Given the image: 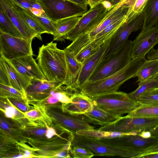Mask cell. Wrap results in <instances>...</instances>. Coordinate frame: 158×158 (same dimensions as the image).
Masks as SVG:
<instances>
[{"label": "cell", "instance_id": "obj_54", "mask_svg": "<svg viewBox=\"0 0 158 158\" xmlns=\"http://www.w3.org/2000/svg\"><path fill=\"white\" fill-rule=\"evenodd\" d=\"M157 82V83L158 84V77H156V78H155Z\"/></svg>", "mask_w": 158, "mask_h": 158}, {"label": "cell", "instance_id": "obj_2", "mask_svg": "<svg viewBox=\"0 0 158 158\" xmlns=\"http://www.w3.org/2000/svg\"><path fill=\"white\" fill-rule=\"evenodd\" d=\"M147 60L145 56L132 59L126 66L117 73L101 80L87 82L80 92L92 98L118 91L126 81L136 77L138 70Z\"/></svg>", "mask_w": 158, "mask_h": 158}, {"label": "cell", "instance_id": "obj_4", "mask_svg": "<svg viewBox=\"0 0 158 158\" xmlns=\"http://www.w3.org/2000/svg\"><path fill=\"white\" fill-rule=\"evenodd\" d=\"M135 0H122L112 6L107 12L100 23L91 31L83 34L72 42L74 49L79 52L92 42L95 36L114 20L127 15Z\"/></svg>", "mask_w": 158, "mask_h": 158}, {"label": "cell", "instance_id": "obj_55", "mask_svg": "<svg viewBox=\"0 0 158 158\" xmlns=\"http://www.w3.org/2000/svg\"><path fill=\"white\" fill-rule=\"evenodd\" d=\"M88 0H87V1H88Z\"/></svg>", "mask_w": 158, "mask_h": 158}, {"label": "cell", "instance_id": "obj_34", "mask_svg": "<svg viewBox=\"0 0 158 158\" xmlns=\"http://www.w3.org/2000/svg\"><path fill=\"white\" fill-rule=\"evenodd\" d=\"M100 47L94 43H91L77 54L75 56L76 58L78 61L83 64L94 55Z\"/></svg>", "mask_w": 158, "mask_h": 158}, {"label": "cell", "instance_id": "obj_23", "mask_svg": "<svg viewBox=\"0 0 158 158\" xmlns=\"http://www.w3.org/2000/svg\"><path fill=\"white\" fill-rule=\"evenodd\" d=\"M4 98L1 97L0 109L5 117L11 120L20 128L27 127L31 124L30 121L23 112L13 105Z\"/></svg>", "mask_w": 158, "mask_h": 158}, {"label": "cell", "instance_id": "obj_50", "mask_svg": "<svg viewBox=\"0 0 158 158\" xmlns=\"http://www.w3.org/2000/svg\"><path fill=\"white\" fill-rule=\"evenodd\" d=\"M122 0H113L111 3L112 6H113L114 5H115L119 3Z\"/></svg>", "mask_w": 158, "mask_h": 158}, {"label": "cell", "instance_id": "obj_49", "mask_svg": "<svg viewBox=\"0 0 158 158\" xmlns=\"http://www.w3.org/2000/svg\"><path fill=\"white\" fill-rule=\"evenodd\" d=\"M141 158H158V152L146 154L142 156Z\"/></svg>", "mask_w": 158, "mask_h": 158}, {"label": "cell", "instance_id": "obj_29", "mask_svg": "<svg viewBox=\"0 0 158 158\" xmlns=\"http://www.w3.org/2000/svg\"><path fill=\"white\" fill-rule=\"evenodd\" d=\"M0 31L14 36L24 38L1 6Z\"/></svg>", "mask_w": 158, "mask_h": 158}, {"label": "cell", "instance_id": "obj_26", "mask_svg": "<svg viewBox=\"0 0 158 158\" xmlns=\"http://www.w3.org/2000/svg\"><path fill=\"white\" fill-rule=\"evenodd\" d=\"M144 19L141 31L154 27L158 19V0H148L143 11Z\"/></svg>", "mask_w": 158, "mask_h": 158}, {"label": "cell", "instance_id": "obj_14", "mask_svg": "<svg viewBox=\"0 0 158 158\" xmlns=\"http://www.w3.org/2000/svg\"><path fill=\"white\" fill-rule=\"evenodd\" d=\"M46 110L48 115L58 123L59 127L74 134L80 130L94 129V127L89 123L80 118L68 115L63 111L60 112L53 108H48Z\"/></svg>", "mask_w": 158, "mask_h": 158}, {"label": "cell", "instance_id": "obj_22", "mask_svg": "<svg viewBox=\"0 0 158 158\" xmlns=\"http://www.w3.org/2000/svg\"><path fill=\"white\" fill-rule=\"evenodd\" d=\"M80 116L89 123L101 127L110 123L120 117L107 112L94 103L91 110Z\"/></svg>", "mask_w": 158, "mask_h": 158}, {"label": "cell", "instance_id": "obj_13", "mask_svg": "<svg viewBox=\"0 0 158 158\" xmlns=\"http://www.w3.org/2000/svg\"><path fill=\"white\" fill-rule=\"evenodd\" d=\"M0 55V83L12 86L26 93L31 78L21 73L10 61Z\"/></svg>", "mask_w": 158, "mask_h": 158}, {"label": "cell", "instance_id": "obj_39", "mask_svg": "<svg viewBox=\"0 0 158 158\" xmlns=\"http://www.w3.org/2000/svg\"><path fill=\"white\" fill-rule=\"evenodd\" d=\"M6 98L11 104L23 112H25L32 109H30L28 104L25 102L12 98Z\"/></svg>", "mask_w": 158, "mask_h": 158}, {"label": "cell", "instance_id": "obj_51", "mask_svg": "<svg viewBox=\"0 0 158 158\" xmlns=\"http://www.w3.org/2000/svg\"><path fill=\"white\" fill-rule=\"evenodd\" d=\"M150 90L153 92H158V87Z\"/></svg>", "mask_w": 158, "mask_h": 158}, {"label": "cell", "instance_id": "obj_40", "mask_svg": "<svg viewBox=\"0 0 158 158\" xmlns=\"http://www.w3.org/2000/svg\"><path fill=\"white\" fill-rule=\"evenodd\" d=\"M15 3L26 9L29 10L34 4L38 2V0H12Z\"/></svg>", "mask_w": 158, "mask_h": 158}, {"label": "cell", "instance_id": "obj_47", "mask_svg": "<svg viewBox=\"0 0 158 158\" xmlns=\"http://www.w3.org/2000/svg\"><path fill=\"white\" fill-rule=\"evenodd\" d=\"M80 5L87 7L88 5L87 0H69Z\"/></svg>", "mask_w": 158, "mask_h": 158}, {"label": "cell", "instance_id": "obj_11", "mask_svg": "<svg viewBox=\"0 0 158 158\" xmlns=\"http://www.w3.org/2000/svg\"><path fill=\"white\" fill-rule=\"evenodd\" d=\"M100 140L121 148L133 152L139 155L138 158L147 150L158 143V139L151 137L144 138L138 134L124 135L111 138L98 139Z\"/></svg>", "mask_w": 158, "mask_h": 158}, {"label": "cell", "instance_id": "obj_9", "mask_svg": "<svg viewBox=\"0 0 158 158\" xmlns=\"http://www.w3.org/2000/svg\"><path fill=\"white\" fill-rule=\"evenodd\" d=\"M110 10L103 2L90 9L80 17L76 25L64 36V40L73 41L80 35L93 30L100 23Z\"/></svg>", "mask_w": 158, "mask_h": 158}, {"label": "cell", "instance_id": "obj_17", "mask_svg": "<svg viewBox=\"0 0 158 158\" xmlns=\"http://www.w3.org/2000/svg\"><path fill=\"white\" fill-rule=\"evenodd\" d=\"M71 99V102L62 104L61 109L63 112L72 116L83 115L91 110L93 106L92 99L80 91L73 93Z\"/></svg>", "mask_w": 158, "mask_h": 158}, {"label": "cell", "instance_id": "obj_12", "mask_svg": "<svg viewBox=\"0 0 158 158\" xmlns=\"http://www.w3.org/2000/svg\"><path fill=\"white\" fill-rule=\"evenodd\" d=\"M144 19L143 12L133 19L127 17L126 21L120 26L111 38L102 59L117 51L126 43L132 32L142 28Z\"/></svg>", "mask_w": 158, "mask_h": 158}, {"label": "cell", "instance_id": "obj_3", "mask_svg": "<svg viewBox=\"0 0 158 158\" xmlns=\"http://www.w3.org/2000/svg\"><path fill=\"white\" fill-rule=\"evenodd\" d=\"M133 41L128 40L117 51L102 59L99 63L87 82L107 77L119 71L130 62Z\"/></svg>", "mask_w": 158, "mask_h": 158}, {"label": "cell", "instance_id": "obj_20", "mask_svg": "<svg viewBox=\"0 0 158 158\" xmlns=\"http://www.w3.org/2000/svg\"><path fill=\"white\" fill-rule=\"evenodd\" d=\"M58 87L46 80L31 78L26 90L28 100H44L50 95L51 90Z\"/></svg>", "mask_w": 158, "mask_h": 158}, {"label": "cell", "instance_id": "obj_38", "mask_svg": "<svg viewBox=\"0 0 158 158\" xmlns=\"http://www.w3.org/2000/svg\"><path fill=\"white\" fill-rule=\"evenodd\" d=\"M32 15L46 29L49 34L54 35L56 30L52 22L46 16H37L33 14L31 11Z\"/></svg>", "mask_w": 158, "mask_h": 158}, {"label": "cell", "instance_id": "obj_53", "mask_svg": "<svg viewBox=\"0 0 158 158\" xmlns=\"http://www.w3.org/2000/svg\"><path fill=\"white\" fill-rule=\"evenodd\" d=\"M113 0H102V2H110L111 3Z\"/></svg>", "mask_w": 158, "mask_h": 158}, {"label": "cell", "instance_id": "obj_18", "mask_svg": "<svg viewBox=\"0 0 158 158\" xmlns=\"http://www.w3.org/2000/svg\"><path fill=\"white\" fill-rule=\"evenodd\" d=\"M112 38L105 42L94 55L82 64L77 83V88L78 90L80 91L82 86L87 82L93 72L102 60Z\"/></svg>", "mask_w": 158, "mask_h": 158}, {"label": "cell", "instance_id": "obj_24", "mask_svg": "<svg viewBox=\"0 0 158 158\" xmlns=\"http://www.w3.org/2000/svg\"><path fill=\"white\" fill-rule=\"evenodd\" d=\"M80 17L75 16L52 22L56 31L53 36V40L64 41V36L76 25Z\"/></svg>", "mask_w": 158, "mask_h": 158}, {"label": "cell", "instance_id": "obj_41", "mask_svg": "<svg viewBox=\"0 0 158 158\" xmlns=\"http://www.w3.org/2000/svg\"><path fill=\"white\" fill-rule=\"evenodd\" d=\"M29 10L33 14L37 16H46L38 2L33 5Z\"/></svg>", "mask_w": 158, "mask_h": 158}, {"label": "cell", "instance_id": "obj_45", "mask_svg": "<svg viewBox=\"0 0 158 158\" xmlns=\"http://www.w3.org/2000/svg\"><path fill=\"white\" fill-rule=\"evenodd\" d=\"M45 100H46V102L48 104H56L58 102H59L56 98L51 95H50Z\"/></svg>", "mask_w": 158, "mask_h": 158}, {"label": "cell", "instance_id": "obj_33", "mask_svg": "<svg viewBox=\"0 0 158 158\" xmlns=\"http://www.w3.org/2000/svg\"><path fill=\"white\" fill-rule=\"evenodd\" d=\"M40 106H35L34 109H31L27 111L23 112L28 119L31 122L38 120L45 122L50 117L47 114L46 111L43 107Z\"/></svg>", "mask_w": 158, "mask_h": 158}, {"label": "cell", "instance_id": "obj_42", "mask_svg": "<svg viewBox=\"0 0 158 158\" xmlns=\"http://www.w3.org/2000/svg\"><path fill=\"white\" fill-rule=\"evenodd\" d=\"M148 60H153L158 59V49L152 48L147 55Z\"/></svg>", "mask_w": 158, "mask_h": 158}, {"label": "cell", "instance_id": "obj_10", "mask_svg": "<svg viewBox=\"0 0 158 158\" xmlns=\"http://www.w3.org/2000/svg\"><path fill=\"white\" fill-rule=\"evenodd\" d=\"M33 39L17 37L0 31V54L10 61L33 55L31 46Z\"/></svg>", "mask_w": 158, "mask_h": 158}, {"label": "cell", "instance_id": "obj_8", "mask_svg": "<svg viewBox=\"0 0 158 158\" xmlns=\"http://www.w3.org/2000/svg\"><path fill=\"white\" fill-rule=\"evenodd\" d=\"M38 2L52 22L71 17L81 16L88 11L87 7L69 0H38Z\"/></svg>", "mask_w": 158, "mask_h": 158}, {"label": "cell", "instance_id": "obj_31", "mask_svg": "<svg viewBox=\"0 0 158 158\" xmlns=\"http://www.w3.org/2000/svg\"><path fill=\"white\" fill-rule=\"evenodd\" d=\"M0 92L1 97L12 98L28 104L26 93L12 86L0 83Z\"/></svg>", "mask_w": 158, "mask_h": 158}, {"label": "cell", "instance_id": "obj_46", "mask_svg": "<svg viewBox=\"0 0 158 158\" xmlns=\"http://www.w3.org/2000/svg\"><path fill=\"white\" fill-rule=\"evenodd\" d=\"M157 152H158V143L148 150L140 158L146 154Z\"/></svg>", "mask_w": 158, "mask_h": 158}, {"label": "cell", "instance_id": "obj_32", "mask_svg": "<svg viewBox=\"0 0 158 158\" xmlns=\"http://www.w3.org/2000/svg\"><path fill=\"white\" fill-rule=\"evenodd\" d=\"M158 87V84L155 79H152L142 82L139 83L137 89L128 94L132 100L136 101L140 95L148 91Z\"/></svg>", "mask_w": 158, "mask_h": 158}, {"label": "cell", "instance_id": "obj_7", "mask_svg": "<svg viewBox=\"0 0 158 158\" xmlns=\"http://www.w3.org/2000/svg\"><path fill=\"white\" fill-rule=\"evenodd\" d=\"M72 145L85 147L91 151L94 156H118L138 158L139 155L133 152L103 142L95 138L74 134Z\"/></svg>", "mask_w": 158, "mask_h": 158}, {"label": "cell", "instance_id": "obj_27", "mask_svg": "<svg viewBox=\"0 0 158 158\" xmlns=\"http://www.w3.org/2000/svg\"><path fill=\"white\" fill-rule=\"evenodd\" d=\"M0 128L3 132L18 142L24 141V137L20 128L9 119L0 117Z\"/></svg>", "mask_w": 158, "mask_h": 158}, {"label": "cell", "instance_id": "obj_30", "mask_svg": "<svg viewBox=\"0 0 158 158\" xmlns=\"http://www.w3.org/2000/svg\"><path fill=\"white\" fill-rule=\"evenodd\" d=\"M127 115L135 117H158V105H140Z\"/></svg>", "mask_w": 158, "mask_h": 158}, {"label": "cell", "instance_id": "obj_21", "mask_svg": "<svg viewBox=\"0 0 158 158\" xmlns=\"http://www.w3.org/2000/svg\"><path fill=\"white\" fill-rule=\"evenodd\" d=\"M67 73L65 86L75 91L78 90L77 88L78 78L82 66L75 56L70 52L64 49Z\"/></svg>", "mask_w": 158, "mask_h": 158}, {"label": "cell", "instance_id": "obj_19", "mask_svg": "<svg viewBox=\"0 0 158 158\" xmlns=\"http://www.w3.org/2000/svg\"><path fill=\"white\" fill-rule=\"evenodd\" d=\"M33 55H30L10 60L15 68L22 74L31 78L46 80Z\"/></svg>", "mask_w": 158, "mask_h": 158}, {"label": "cell", "instance_id": "obj_43", "mask_svg": "<svg viewBox=\"0 0 158 158\" xmlns=\"http://www.w3.org/2000/svg\"><path fill=\"white\" fill-rule=\"evenodd\" d=\"M102 2V0H88V5L92 9Z\"/></svg>", "mask_w": 158, "mask_h": 158}, {"label": "cell", "instance_id": "obj_15", "mask_svg": "<svg viewBox=\"0 0 158 158\" xmlns=\"http://www.w3.org/2000/svg\"><path fill=\"white\" fill-rule=\"evenodd\" d=\"M158 44V29L155 26L141 31L134 41L131 49V59L145 56Z\"/></svg>", "mask_w": 158, "mask_h": 158}, {"label": "cell", "instance_id": "obj_44", "mask_svg": "<svg viewBox=\"0 0 158 158\" xmlns=\"http://www.w3.org/2000/svg\"><path fill=\"white\" fill-rule=\"evenodd\" d=\"M147 130L150 131L152 135L151 137H155L158 139V125Z\"/></svg>", "mask_w": 158, "mask_h": 158}, {"label": "cell", "instance_id": "obj_48", "mask_svg": "<svg viewBox=\"0 0 158 158\" xmlns=\"http://www.w3.org/2000/svg\"><path fill=\"white\" fill-rule=\"evenodd\" d=\"M139 135L144 138H148L151 137V133L149 131L144 130L141 131L139 134Z\"/></svg>", "mask_w": 158, "mask_h": 158}, {"label": "cell", "instance_id": "obj_6", "mask_svg": "<svg viewBox=\"0 0 158 158\" xmlns=\"http://www.w3.org/2000/svg\"><path fill=\"white\" fill-rule=\"evenodd\" d=\"M158 125V117H141L127 115L120 117L113 122L101 126L99 129L107 132L125 134L138 135Z\"/></svg>", "mask_w": 158, "mask_h": 158}, {"label": "cell", "instance_id": "obj_37", "mask_svg": "<svg viewBox=\"0 0 158 158\" xmlns=\"http://www.w3.org/2000/svg\"><path fill=\"white\" fill-rule=\"evenodd\" d=\"M148 0H135L127 14L128 17L134 18L143 12Z\"/></svg>", "mask_w": 158, "mask_h": 158}, {"label": "cell", "instance_id": "obj_36", "mask_svg": "<svg viewBox=\"0 0 158 158\" xmlns=\"http://www.w3.org/2000/svg\"><path fill=\"white\" fill-rule=\"evenodd\" d=\"M71 157L74 158H90L94 156L93 153L83 147L72 145L70 150Z\"/></svg>", "mask_w": 158, "mask_h": 158}, {"label": "cell", "instance_id": "obj_1", "mask_svg": "<svg viewBox=\"0 0 158 158\" xmlns=\"http://www.w3.org/2000/svg\"><path fill=\"white\" fill-rule=\"evenodd\" d=\"M36 60L47 80L57 86L65 85L67 69L64 50L51 41L39 48Z\"/></svg>", "mask_w": 158, "mask_h": 158}, {"label": "cell", "instance_id": "obj_28", "mask_svg": "<svg viewBox=\"0 0 158 158\" xmlns=\"http://www.w3.org/2000/svg\"><path fill=\"white\" fill-rule=\"evenodd\" d=\"M14 3L18 10L23 17L30 27L38 34L39 36L41 37V35L43 33L49 34L44 27L33 16L29 10L24 9L15 3Z\"/></svg>", "mask_w": 158, "mask_h": 158}, {"label": "cell", "instance_id": "obj_5", "mask_svg": "<svg viewBox=\"0 0 158 158\" xmlns=\"http://www.w3.org/2000/svg\"><path fill=\"white\" fill-rule=\"evenodd\" d=\"M94 104L114 115L120 117L128 114L139 105L128 94L121 91L99 95L92 98Z\"/></svg>", "mask_w": 158, "mask_h": 158}, {"label": "cell", "instance_id": "obj_25", "mask_svg": "<svg viewBox=\"0 0 158 158\" xmlns=\"http://www.w3.org/2000/svg\"><path fill=\"white\" fill-rule=\"evenodd\" d=\"M137 81L141 83L158 77V59L147 60L138 70Z\"/></svg>", "mask_w": 158, "mask_h": 158}, {"label": "cell", "instance_id": "obj_52", "mask_svg": "<svg viewBox=\"0 0 158 158\" xmlns=\"http://www.w3.org/2000/svg\"><path fill=\"white\" fill-rule=\"evenodd\" d=\"M157 29H158V19H157L156 23L154 26Z\"/></svg>", "mask_w": 158, "mask_h": 158}, {"label": "cell", "instance_id": "obj_35", "mask_svg": "<svg viewBox=\"0 0 158 158\" xmlns=\"http://www.w3.org/2000/svg\"><path fill=\"white\" fill-rule=\"evenodd\" d=\"M136 102L139 105H158V92L146 91L140 95Z\"/></svg>", "mask_w": 158, "mask_h": 158}, {"label": "cell", "instance_id": "obj_16", "mask_svg": "<svg viewBox=\"0 0 158 158\" xmlns=\"http://www.w3.org/2000/svg\"><path fill=\"white\" fill-rule=\"evenodd\" d=\"M0 6L24 38L34 39L36 37L42 40V37L30 27L23 17L12 0H0Z\"/></svg>", "mask_w": 158, "mask_h": 158}]
</instances>
